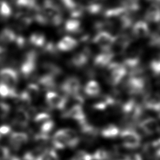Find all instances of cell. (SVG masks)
Listing matches in <instances>:
<instances>
[{"label": "cell", "mask_w": 160, "mask_h": 160, "mask_svg": "<svg viewBox=\"0 0 160 160\" xmlns=\"http://www.w3.org/2000/svg\"><path fill=\"white\" fill-rule=\"evenodd\" d=\"M127 69L122 64L111 62L107 66V81L112 86L118 85L124 78Z\"/></svg>", "instance_id": "cell-1"}, {"label": "cell", "mask_w": 160, "mask_h": 160, "mask_svg": "<svg viewBox=\"0 0 160 160\" xmlns=\"http://www.w3.org/2000/svg\"><path fill=\"white\" fill-rule=\"evenodd\" d=\"M37 53L34 51H30L25 54L20 68L24 77L29 78L34 74L37 66Z\"/></svg>", "instance_id": "cell-2"}, {"label": "cell", "mask_w": 160, "mask_h": 160, "mask_svg": "<svg viewBox=\"0 0 160 160\" xmlns=\"http://www.w3.org/2000/svg\"><path fill=\"white\" fill-rule=\"evenodd\" d=\"M116 37L108 32L101 31L93 38L92 41L102 51H109L114 46Z\"/></svg>", "instance_id": "cell-3"}, {"label": "cell", "mask_w": 160, "mask_h": 160, "mask_svg": "<svg viewBox=\"0 0 160 160\" xmlns=\"http://www.w3.org/2000/svg\"><path fill=\"white\" fill-rule=\"evenodd\" d=\"M146 86V80L139 75H131L126 83V87L130 94H138L142 92Z\"/></svg>", "instance_id": "cell-4"}, {"label": "cell", "mask_w": 160, "mask_h": 160, "mask_svg": "<svg viewBox=\"0 0 160 160\" xmlns=\"http://www.w3.org/2000/svg\"><path fill=\"white\" fill-rule=\"evenodd\" d=\"M18 79V73L16 70L10 68L0 70V82L11 88H15Z\"/></svg>", "instance_id": "cell-5"}, {"label": "cell", "mask_w": 160, "mask_h": 160, "mask_svg": "<svg viewBox=\"0 0 160 160\" xmlns=\"http://www.w3.org/2000/svg\"><path fill=\"white\" fill-rule=\"evenodd\" d=\"M31 116L26 109L18 108L11 120L12 126L19 128H25L29 123Z\"/></svg>", "instance_id": "cell-6"}, {"label": "cell", "mask_w": 160, "mask_h": 160, "mask_svg": "<svg viewBox=\"0 0 160 160\" xmlns=\"http://www.w3.org/2000/svg\"><path fill=\"white\" fill-rule=\"evenodd\" d=\"M81 89L80 81L76 77L66 79L61 85V91L66 95L74 96L79 92Z\"/></svg>", "instance_id": "cell-7"}, {"label": "cell", "mask_w": 160, "mask_h": 160, "mask_svg": "<svg viewBox=\"0 0 160 160\" xmlns=\"http://www.w3.org/2000/svg\"><path fill=\"white\" fill-rule=\"evenodd\" d=\"M29 141L28 134L24 132L16 131L10 134L9 145L14 151L19 150Z\"/></svg>", "instance_id": "cell-8"}, {"label": "cell", "mask_w": 160, "mask_h": 160, "mask_svg": "<svg viewBox=\"0 0 160 160\" xmlns=\"http://www.w3.org/2000/svg\"><path fill=\"white\" fill-rule=\"evenodd\" d=\"M46 102L51 108L62 109L66 106V99L57 92L49 91L46 94Z\"/></svg>", "instance_id": "cell-9"}, {"label": "cell", "mask_w": 160, "mask_h": 160, "mask_svg": "<svg viewBox=\"0 0 160 160\" xmlns=\"http://www.w3.org/2000/svg\"><path fill=\"white\" fill-rule=\"evenodd\" d=\"M48 149L42 145L28 150L23 156V160H44Z\"/></svg>", "instance_id": "cell-10"}, {"label": "cell", "mask_w": 160, "mask_h": 160, "mask_svg": "<svg viewBox=\"0 0 160 160\" xmlns=\"http://www.w3.org/2000/svg\"><path fill=\"white\" fill-rule=\"evenodd\" d=\"M123 144L128 148H136L140 143L139 136L133 131H125L121 134Z\"/></svg>", "instance_id": "cell-11"}, {"label": "cell", "mask_w": 160, "mask_h": 160, "mask_svg": "<svg viewBox=\"0 0 160 160\" xmlns=\"http://www.w3.org/2000/svg\"><path fill=\"white\" fill-rule=\"evenodd\" d=\"M114 56V52L111 50L102 51L95 56L94 64L96 66L99 68L107 67L111 62Z\"/></svg>", "instance_id": "cell-12"}, {"label": "cell", "mask_w": 160, "mask_h": 160, "mask_svg": "<svg viewBox=\"0 0 160 160\" xmlns=\"http://www.w3.org/2000/svg\"><path fill=\"white\" fill-rule=\"evenodd\" d=\"M132 33L136 38H146L149 34V26L145 21H138L132 26Z\"/></svg>", "instance_id": "cell-13"}, {"label": "cell", "mask_w": 160, "mask_h": 160, "mask_svg": "<svg viewBox=\"0 0 160 160\" xmlns=\"http://www.w3.org/2000/svg\"><path fill=\"white\" fill-rule=\"evenodd\" d=\"M144 103L146 108L158 111L160 108V94L157 92L147 94L144 98Z\"/></svg>", "instance_id": "cell-14"}, {"label": "cell", "mask_w": 160, "mask_h": 160, "mask_svg": "<svg viewBox=\"0 0 160 160\" xmlns=\"http://www.w3.org/2000/svg\"><path fill=\"white\" fill-rule=\"evenodd\" d=\"M78 46L77 41L71 36L63 37L56 45L58 50L61 51H69Z\"/></svg>", "instance_id": "cell-15"}, {"label": "cell", "mask_w": 160, "mask_h": 160, "mask_svg": "<svg viewBox=\"0 0 160 160\" xmlns=\"http://www.w3.org/2000/svg\"><path fill=\"white\" fill-rule=\"evenodd\" d=\"M52 142L53 146L57 149H61L68 146V141L64 129L58 130L54 133Z\"/></svg>", "instance_id": "cell-16"}, {"label": "cell", "mask_w": 160, "mask_h": 160, "mask_svg": "<svg viewBox=\"0 0 160 160\" xmlns=\"http://www.w3.org/2000/svg\"><path fill=\"white\" fill-rule=\"evenodd\" d=\"M55 78L51 74H45L38 79V86L40 88H42L45 89L51 90L56 85Z\"/></svg>", "instance_id": "cell-17"}, {"label": "cell", "mask_w": 160, "mask_h": 160, "mask_svg": "<svg viewBox=\"0 0 160 160\" xmlns=\"http://www.w3.org/2000/svg\"><path fill=\"white\" fill-rule=\"evenodd\" d=\"M89 56L86 51L79 52L73 55L71 58L72 64L78 68L84 67L88 62Z\"/></svg>", "instance_id": "cell-18"}, {"label": "cell", "mask_w": 160, "mask_h": 160, "mask_svg": "<svg viewBox=\"0 0 160 160\" xmlns=\"http://www.w3.org/2000/svg\"><path fill=\"white\" fill-rule=\"evenodd\" d=\"M145 19L150 22H159L160 21V9L154 6H150L145 12Z\"/></svg>", "instance_id": "cell-19"}, {"label": "cell", "mask_w": 160, "mask_h": 160, "mask_svg": "<svg viewBox=\"0 0 160 160\" xmlns=\"http://www.w3.org/2000/svg\"><path fill=\"white\" fill-rule=\"evenodd\" d=\"M12 1L19 8H25L36 12L40 9L36 0H12Z\"/></svg>", "instance_id": "cell-20"}, {"label": "cell", "mask_w": 160, "mask_h": 160, "mask_svg": "<svg viewBox=\"0 0 160 160\" xmlns=\"http://www.w3.org/2000/svg\"><path fill=\"white\" fill-rule=\"evenodd\" d=\"M85 93L91 97H94L99 94L101 88L99 83L94 80L88 81L84 86Z\"/></svg>", "instance_id": "cell-21"}, {"label": "cell", "mask_w": 160, "mask_h": 160, "mask_svg": "<svg viewBox=\"0 0 160 160\" xmlns=\"http://www.w3.org/2000/svg\"><path fill=\"white\" fill-rule=\"evenodd\" d=\"M40 87L37 84L30 83L29 84L26 89L24 90L32 102L33 101L36 100L40 94Z\"/></svg>", "instance_id": "cell-22"}, {"label": "cell", "mask_w": 160, "mask_h": 160, "mask_svg": "<svg viewBox=\"0 0 160 160\" xmlns=\"http://www.w3.org/2000/svg\"><path fill=\"white\" fill-rule=\"evenodd\" d=\"M16 34L11 29L4 28L0 32V42L3 44H9L14 42Z\"/></svg>", "instance_id": "cell-23"}, {"label": "cell", "mask_w": 160, "mask_h": 160, "mask_svg": "<svg viewBox=\"0 0 160 160\" xmlns=\"http://www.w3.org/2000/svg\"><path fill=\"white\" fill-rule=\"evenodd\" d=\"M16 20L19 27L24 28L29 26L32 22L33 17L28 14L23 12H19L16 15Z\"/></svg>", "instance_id": "cell-24"}, {"label": "cell", "mask_w": 160, "mask_h": 160, "mask_svg": "<svg viewBox=\"0 0 160 160\" xmlns=\"http://www.w3.org/2000/svg\"><path fill=\"white\" fill-rule=\"evenodd\" d=\"M123 111L128 116L134 117L139 114L140 108L134 101H129L124 106Z\"/></svg>", "instance_id": "cell-25"}, {"label": "cell", "mask_w": 160, "mask_h": 160, "mask_svg": "<svg viewBox=\"0 0 160 160\" xmlns=\"http://www.w3.org/2000/svg\"><path fill=\"white\" fill-rule=\"evenodd\" d=\"M29 42L36 47H43L46 43L44 35L40 32H34L31 34L29 38Z\"/></svg>", "instance_id": "cell-26"}, {"label": "cell", "mask_w": 160, "mask_h": 160, "mask_svg": "<svg viewBox=\"0 0 160 160\" xmlns=\"http://www.w3.org/2000/svg\"><path fill=\"white\" fill-rule=\"evenodd\" d=\"M18 94L16 88H11L0 82V97L3 98H16Z\"/></svg>", "instance_id": "cell-27"}, {"label": "cell", "mask_w": 160, "mask_h": 160, "mask_svg": "<svg viewBox=\"0 0 160 160\" xmlns=\"http://www.w3.org/2000/svg\"><path fill=\"white\" fill-rule=\"evenodd\" d=\"M69 115L72 119L79 121H84L85 115L83 111L82 108L79 104L74 105L71 108L69 111Z\"/></svg>", "instance_id": "cell-28"}, {"label": "cell", "mask_w": 160, "mask_h": 160, "mask_svg": "<svg viewBox=\"0 0 160 160\" xmlns=\"http://www.w3.org/2000/svg\"><path fill=\"white\" fill-rule=\"evenodd\" d=\"M141 126L142 129L148 134H152L158 129V124L157 121L152 118H149L144 120L142 123Z\"/></svg>", "instance_id": "cell-29"}, {"label": "cell", "mask_w": 160, "mask_h": 160, "mask_svg": "<svg viewBox=\"0 0 160 160\" xmlns=\"http://www.w3.org/2000/svg\"><path fill=\"white\" fill-rule=\"evenodd\" d=\"M64 29L71 33H76L81 29V22L77 19H70L66 21L64 24Z\"/></svg>", "instance_id": "cell-30"}, {"label": "cell", "mask_w": 160, "mask_h": 160, "mask_svg": "<svg viewBox=\"0 0 160 160\" xmlns=\"http://www.w3.org/2000/svg\"><path fill=\"white\" fill-rule=\"evenodd\" d=\"M64 129L67 141H68V146L69 147L75 146L79 141V139L77 134L72 129Z\"/></svg>", "instance_id": "cell-31"}, {"label": "cell", "mask_w": 160, "mask_h": 160, "mask_svg": "<svg viewBox=\"0 0 160 160\" xmlns=\"http://www.w3.org/2000/svg\"><path fill=\"white\" fill-rule=\"evenodd\" d=\"M119 133L118 128L113 124L106 125L102 129V134L106 138H114Z\"/></svg>", "instance_id": "cell-32"}, {"label": "cell", "mask_w": 160, "mask_h": 160, "mask_svg": "<svg viewBox=\"0 0 160 160\" xmlns=\"http://www.w3.org/2000/svg\"><path fill=\"white\" fill-rule=\"evenodd\" d=\"M12 10L8 3L4 1H0V18L6 19L11 16Z\"/></svg>", "instance_id": "cell-33"}, {"label": "cell", "mask_w": 160, "mask_h": 160, "mask_svg": "<svg viewBox=\"0 0 160 160\" xmlns=\"http://www.w3.org/2000/svg\"><path fill=\"white\" fill-rule=\"evenodd\" d=\"M51 119V116L46 112H41L35 114L34 116V121L39 126L44 123L45 122Z\"/></svg>", "instance_id": "cell-34"}, {"label": "cell", "mask_w": 160, "mask_h": 160, "mask_svg": "<svg viewBox=\"0 0 160 160\" xmlns=\"http://www.w3.org/2000/svg\"><path fill=\"white\" fill-rule=\"evenodd\" d=\"M54 127V122L52 119H50L39 126L40 132L49 135Z\"/></svg>", "instance_id": "cell-35"}, {"label": "cell", "mask_w": 160, "mask_h": 160, "mask_svg": "<svg viewBox=\"0 0 160 160\" xmlns=\"http://www.w3.org/2000/svg\"><path fill=\"white\" fill-rule=\"evenodd\" d=\"M149 68L154 76H160V59H153L151 61Z\"/></svg>", "instance_id": "cell-36"}, {"label": "cell", "mask_w": 160, "mask_h": 160, "mask_svg": "<svg viewBox=\"0 0 160 160\" xmlns=\"http://www.w3.org/2000/svg\"><path fill=\"white\" fill-rule=\"evenodd\" d=\"M11 112V106L9 104L4 102H0V119H6Z\"/></svg>", "instance_id": "cell-37"}, {"label": "cell", "mask_w": 160, "mask_h": 160, "mask_svg": "<svg viewBox=\"0 0 160 160\" xmlns=\"http://www.w3.org/2000/svg\"><path fill=\"white\" fill-rule=\"evenodd\" d=\"M87 11L91 14H97L102 10V6L98 3H91L86 7Z\"/></svg>", "instance_id": "cell-38"}, {"label": "cell", "mask_w": 160, "mask_h": 160, "mask_svg": "<svg viewBox=\"0 0 160 160\" xmlns=\"http://www.w3.org/2000/svg\"><path fill=\"white\" fill-rule=\"evenodd\" d=\"M92 156L85 151H81L77 152L71 160H91Z\"/></svg>", "instance_id": "cell-39"}, {"label": "cell", "mask_w": 160, "mask_h": 160, "mask_svg": "<svg viewBox=\"0 0 160 160\" xmlns=\"http://www.w3.org/2000/svg\"><path fill=\"white\" fill-rule=\"evenodd\" d=\"M60 2L63 7L69 12L71 11L78 4L75 0H60Z\"/></svg>", "instance_id": "cell-40"}, {"label": "cell", "mask_w": 160, "mask_h": 160, "mask_svg": "<svg viewBox=\"0 0 160 160\" xmlns=\"http://www.w3.org/2000/svg\"><path fill=\"white\" fill-rule=\"evenodd\" d=\"M10 156L9 148L6 146L0 145V160H7Z\"/></svg>", "instance_id": "cell-41"}, {"label": "cell", "mask_w": 160, "mask_h": 160, "mask_svg": "<svg viewBox=\"0 0 160 160\" xmlns=\"http://www.w3.org/2000/svg\"><path fill=\"white\" fill-rule=\"evenodd\" d=\"M108 154L104 149H98L94 154L93 158L95 160H105L107 158Z\"/></svg>", "instance_id": "cell-42"}, {"label": "cell", "mask_w": 160, "mask_h": 160, "mask_svg": "<svg viewBox=\"0 0 160 160\" xmlns=\"http://www.w3.org/2000/svg\"><path fill=\"white\" fill-rule=\"evenodd\" d=\"M11 132V127L8 124H3L0 126V138L9 136Z\"/></svg>", "instance_id": "cell-43"}, {"label": "cell", "mask_w": 160, "mask_h": 160, "mask_svg": "<svg viewBox=\"0 0 160 160\" xmlns=\"http://www.w3.org/2000/svg\"><path fill=\"white\" fill-rule=\"evenodd\" d=\"M44 160H59V158L54 150H48Z\"/></svg>", "instance_id": "cell-44"}, {"label": "cell", "mask_w": 160, "mask_h": 160, "mask_svg": "<svg viewBox=\"0 0 160 160\" xmlns=\"http://www.w3.org/2000/svg\"><path fill=\"white\" fill-rule=\"evenodd\" d=\"M14 42L19 48H23L26 44V39L22 36L16 35Z\"/></svg>", "instance_id": "cell-45"}, {"label": "cell", "mask_w": 160, "mask_h": 160, "mask_svg": "<svg viewBox=\"0 0 160 160\" xmlns=\"http://www.w3.org/2000/svg\"><path fill=\"white\" fill-rule=\"evenodd\" d=\"M150 44L154 47L160 48V35L153 36L151 39Z\"/></svg>", "instance_id": "cell-46"}, {"label": "cell", "mask_w": 160, "mask_h": 160, "mask_svg": "<svg viewBox=\"0 0 160 160\" xmlns=\"http://www.w3.org/2000/svg\"><path fill=\"white\" fill-rule=\"evenodd\" d=\"M153 148L156 154L158 156H160V139H157L153 143Z\"/></svg>", "instance_id": "cell-47"}, {"label": "cell", "mask_w": 160, "mask_h": 160, "mask_svg": "<svg viewBox=\"0 0 160 160\" xmlns=\"http://www.w3.org/2000/svg\"><path fill=\"white\" fill-rule=\"evenodd\" d=\"M124 160H142L141 156L138 154H131L128 155Z\"/></svg>", "instance_id": "cell-48"}, {"label": "cell", "mask_w": 160, "mask_h": 160, "mask_svg": "<svg viewBox=\"0 0 160 160\" xmlns=\"http://www.w3.org/2000/svg\"><path fill=\"white\" fill-rule=\"evenodd\" d=\"M148 1L151 6L158 8L160 9V0H146Z\"/></svg>", "instance_id": "cell-49"}, {"label": "cell", "mask_w": 160, "mask_h": 160, "mask_svg": "<svg viewBox=\"0 0 160 160\" xmlns=\"http://www.w3.org/2000/svg\"><path fill=\"white\" fill-rule=\"evenodd\" d=\"M7 160H21V159L16 156H10Z\"/></svg>", "instance_id": "cell-50"}, {"label": "cell", "mask_w": 160, "mask_h": 160, "mask_svg": "<svg viewBox=\"0 0 160 160\" xmlns=\"http://www.w3.org/2000/svg\"><path fill=\"white\" fill-rule=\"evenodd\" d=\"M4 51V49L2 47L0 46V56L3 54Z\"/></svg>", "instance_id": "cell-51"}, {"label": "cell", "mask_w": 160, "mask_h": 160, "mask_svg": "<svg viewBox=\"0 0 160 160\" xmlns=\"http://www.w3.org/2000/svg\"><path fill=\"white\" fill-rule=\"evenodd\" d=\"M158 112V114H159V116H160V108H159V109L158 110V111H157Z\"/></svg>", "instance_id": "cell-52"}, {"label": "cell", "mask_w": 160, "mask_h": 160, "mask_svg": "<svg viewBox=\"0 0 160 160\" xmlns=\"http://www.w3.org/2000/svg\"><path fill=\"white\" fill-rule=\"evenodd\" d=\"M133 1H138V0H133Z\"/></svg>", "instance_id": "cell-53"}]
</instances>
